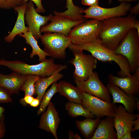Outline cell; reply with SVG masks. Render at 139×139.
I'll use <instances>...</instances> for the list:
<instances>
[{"mask_svg": "<svg viewBox=\"0 0 139 139\" xmlns=\"http://www.w3.org/2000/svg\"><path fill=\"white\" fill-rule=\"evenodd\" d=\"M136 20V16L130 14L104 20L97 39L103 46L113 51L133 28Z\"/></svg>", "mask_w": 139, "mask_h": 139, "instance_id": "6da1fadb", "label": "cell"}, {"mask_svg": "<svg viewBox=\"0 0 139 139\" xmlns=\"http://www.w3.org/2000/svg\"><path fill=\"white\" fill-rule=\"evenodd\" d=\"M68 48L72 52L79 50L88 51L97 60L102 62H115L120 69L118 73L119 77H125L132 75L127 59L121 55L114 54L113 51L102 45L97 39L91 42L80 45L72 44Z\"/></svg>", "mask_w": 139, "mask_h": 139, "instance_id": "7a4b0ae2", "label": "cell"}, {"mask_svg": "<svg viewBox=\"0 0 139 139\" xmlns=\"http://www.w3.org/2000/svg\"><path fill=\"white\" fill-rule=\"evenodd\" d=\"M61 65L55 63L54 58H52L32 65L18 60H8L3 58L0 60V65L5 66L13 72L25 76L34 75L40 77L51 75Z\"/></svg>", "mask_w": 139, "mask_h": 139, "instance_id": "3957f363", "label": "cell"}, {"mask_svg": "<svg viewBox=\"0 0 139 139\" xmlns=\"http://www.w3.org/2000/svg\"><path fill=\"white\" fill-rule=\"evenodd\" d=\"M113 52L127 59L131 73H134L139 67V35L136 30L131 28Z\"/></svg>", "mask_w": 139, "mask_h": 139, "instance_id": "277c9868", "label": "cell"}, {"mask_svg": "<svg viewBox=\"0 0 139 139\" xmlns=\"http://www.w3.org/2000/svg\"><path fill=\"white\" fill-rule=\"evenodd\" d=\"M102 21L91 19L73 27L67 37L72 44L80 45L97 39L102 25Z\"/></svg>", "mask_w": 139, "mask_h": 139, "instance_id": "5b68a950", "label": "cell"}, {"mask_svg": "<svg viewBox=\"0 0 139 139\" xmlns=\"http://www.w3.org/2000/svg\"><path fill=\"white\" fill-rule=\"evenodd\" d=\"M40 39L44 50L53 58L64 59L66 57V49L72 44L70 39L58 33L45 32Z\"/></svg>", "mask_w": 139, "mask_h": 139, "instance_id": "8992f818", "label": "cell"}, {"mask_svg": "<svg viewBox=\"0 0 139 139\" xmlns=\"http://www.w3.org/2000/svg\"><path fill=\"white\" fill-rule=\"evenodd\" d=\"M72 52L74 57L69 62L75 67L73 74L75 82L87 80L97 68V60L91 54L83 53L82 50Z\"/></svg>", "mask_w": 139, "mask_h": 139, "instance_id": "52a82bcc", "label": "cell"}, {"mask_svg": "<svg viewBox=\"0 0 139 139\" xmlns=\"http://www.w3.org/2000/svg\"><path fill=\"white\" fill-rule=\"evenodd\" d=\"M83 98L81 104L97 117L105 116L113 117L117 108L112 102L104 101L94 95L82 91Z\"/></svg>", "mask_w": 139, "mask_h": 139, "instance_id": "ba28073f", "label": "cell"}, {"mask_svg": "<svg viewBox=\"0 0 139 139\" xmlns=\"http://www.w3.org/2000/svg\"><path fill=\"white\" fill-rule=\"evenodd\" d=\"M131 4L122 2L118 6L110 8H105L99 6L90 7L84 11V18L95 19L100 21L115 17L126 15L131 7Z\"/></svg>", "mask_w": 139, "mask_h": 139, "instance_id": "9c48e42d", "label": "cell"}, {"mask_svg": "<svg viewBox=\"0 0 139 139\" xmlns=\"http://www.w3.org/2000/svg\"><path fill=\"white\" fill-rule=\"evenodd\" d=\"M82 91L97 97L108 102H111L110 94L100 80L97 72L93 71L86 81L75 82Z\"/></svg>", "mask_w": 139, "mask_h": 139, "instance_id": "30bf717a", "label": "cell"}, {"mask_svg": "<svg viewBox=\"0 0 139 139\" xmlns=\"http://www.w3.org/2000/svg\"><path fill=\"white\" fill-rule=\"evenodd\" d=\"M36 11L34 3L32 1L27 2L24 16L25 24L28 26L29 31L37 40L41 35L40 31L41 27L46 25L53 16L52 14L48 16H42Z\"/></svg>", "mask_w": 139, "mask_h": 139, "instance_id": "8fae6325", "label": "cell"}, {"mask_svg": "<svg viewBox=\"0 0 139 139\" xmlns=\"http://www.w3.org/2000/svg\"><path fill=\"white\" fill-rule=\"evenodd\" d=\"M136 118V114L128 112L123 106L119 105L117 107L113 119L117 139H120L126 132H131L133 121Z\"/></svg>", "mask_w": 139, "mask_h": 139, "instance_id": "7c38bea8", "label": "cell"}, {"mask_svg": "<svg viewBox=\"0 0 139 139\" xmlns=\"http://www.w3.org/2000/svg\"><path fill=\"white\" fill-rule=\"evenodd\" d=\"M54 15L51 18L49 24L41 27L40 31L41 33L45 32H56L67 37L73 27L87 20L85 19L77 21H73L62 16Z\"/></svg>", "mask_w": 139, "mask_h": 139, "instance_id": "4fadbf2b", "label": "cell"}, {"mask_svg": "<svg viewBox=\"0 0 139 139\" xmlns=\"http://www.w3.org/2000/svg\"><path fill=\"white\" fill-rule=\"evenodd\" d=\"M108 83L118 86L127 94L136 96L139 94V67L133 75L120 77L109 74Z\"/></svg>", "mask_w": 139, "mask_h": 139, "instance_id": "5bb4252c", "label": "cell"}, {"mask_svg": "<svg viewBox=\"0 0 139 139\" xmlns=\"http://www.w3.org/2000/svg\"><path fill=\"white\" fill-rule=\"evenodd\" d=\"M60 120L58 113L54 104L50 102L46 111L42 113L38 127L50 133L56 139H58L57 130Z\"/></svg>", "mask_w": 139, "mask_h": 139, "instance_id": "9a60e30c", "label": "cell"}, {"mask_svg": "<svg viewBox=\"0 0 139 139\" xmlns=\"http://www.w3.org/2000/svg\"><path fill=\"white\" fill-rule=\"evenodd\" d=\"M106 87L112 97L113 103H122L128 112L133 113L136 110L138 98L127 94L118 86L109 83Z\"/></svg>", "mask_w": 139, "mask_h": 139, "instance_id": "2e32d148", "label": "cell"}, {"mask_svg": "<svg viewBox=\"0 0 139 139\" xmlns=\"http://www.w3.org/2000/svg\"><path fill=\"white\" fill-rule=\"evenodd\" d=\"M27 76L14 72L8 75L0 73V86L6 90L11 95L18 94Z\"/></svg>", "mask_w": 139, "mask_h": 139, "instance_id": "e0dca14e", "label": "cell"}, {"mask_svg": "<svg viewBox=\"0 0 139 139\" xmlns=\"http://www.w3.org/2000/svg\"><path fill=\"white\" fill-rule=\"evenodd\" d=\"M67 68L66 65H61L51 75L47 77H40L34 84V94L41 102L42 97L48 87L53 83L62 78L64 75L60 72Z\"/></svg>", "mask_w": 139, "mask_h": 139, "instance_id": "ac0fdd59", "label": "cell"}, {"mask_svg": "<svg viewBox=\"0 0 139 139\" xmlns=\"http://www.w3.org/2000/svg\"><path fill=\"white\" fill-rule=\"evenodd\" d=\"M27 2L22 4L13 9L17 13V18L12 31L4 38V40L6 42L8 43L11 42L17 35L29 31L28 27H26L25 25L24 19Z\"/></svg>", "mask_w": 139, "mask_h": 139, "instance_id": "d6986e66", "label": "cell"}, {"mask_svg": "<svg viewBox=\"0 0 139 139\" xmlns=\"http://www.w3.org/2000/svg\"><path fill=\"white\" fill-rule=\"evenodd\" d=\"M91 139H117L113 118L107 117L101 119Z\"/></svg>", "mask_w": 139, "mask_h": 139, "instance_id": "ffe728a7", "label": "cell"}, {"mask_svg": "<svg viewBox=\"0 0 139 139\" xmlns=\"http://www.w3.org/2000/svg\"><path fill=\"white\" fill-rule=\"evenodd\" d=\"M58 84V92L60 95L65 97L69 102L81 103L83 95L79 88L63 80L59 81Z\"/></svg>", "mask_w": 139, "mask_h": 139, "instance_id": "44dd1931", "label": "cell"}, {"mask_svg": "<svg viewBox=\"0 0 139 139\" xmlns=\"http://www.w3.org/2000/svg\"><path fill=\"white\" fill-rule=\"evenodd\" d=\"M101 120V118L97 117L95 119L87 118L82 121L76 120L75 124L85 139H91Z\"/></svg>", "mask_w": 139, "mask_h": 139, "instance_id": "7402d4cb", "label": "cell"}, {"mask_svg": "<svg viewBox=\"0 0 139 139\" xmlns=\"http://www.w3.org/2000/svg\"><path fill=\"white\" fill-rule=\"evenodd\" d=\"M65 8L67 10L64 12H59L54 11V13L73 21H77L85 19L83 14L84 9L74 5L73 0H66Z\"/></svg>", "mask_w": 139, "mask_h": 139, "instance_id": "603a6c76", "label": "cell"}, {"mask_svg": "<svg viewBox=\"0 0 139 139\" xmlns=\"http://www.w3.org/2000/svg\"><path fill=\"white\" fill-rule=\"evenodd\" d=\"M18 35L24 38L26 43L31 47L32 50L30 55V58H32L35 56L37 55L38 56L39 60L41 62L46 59V56H49L48 54L40 48L37 40L34 38L31 32L28 31L24 33L20 34Z\"/></svg>", "mask_w": 139, "mask_h": 139, "instance_id": "cb8c5ba5", "label": "cell"}, {"mask_svg": "<svg viewBox=\"0 0 139 139\" xmlns=\"http://www.w3.org/2000/svg\"><path fill=\"white\" fill-rule=\"evenodd\" d=\"M65 109L68 115L72 117L82 116L87 118H93L94 115L85 108L81 104L68 102L65 105Z\"/></svg>", "mask_w": 139, "mask_h": 139, "instance_id": "d4e9b609", "label": "cell"}, {"mask_svg": "<svg viewBox=\"0 0 139 139\" xmlns=\"http://www.w3.org/2000/svg\"><path fill=\"white\" fill-rule=\"evenodd\" d=\"M58 83L56 82L52 84L51 88L46 91L40 104L39 108L37 112V115L39 116L46 110L50 102V100L54 95L58 92Z\"/></svg>", "mask_w": 139, "mask_h": 139, "instance_id": "484cf974", "label": "cell"}, {"mask_svg": "<svg viewBox=\"0 0 139 139\" xmlns=\"http://www.w3.org/2000/svg\"><path fill=\"white\" fill-rule=\"evenodd\" d=\"M40 77L38 76L29 75L27 78L22 86L21 90L24 92L25 96H33L35 92L34 84Z\"/></svg>", "mask_w": 139, "mask_h": 139, "instance_id": "4316f807", "label": "cell"}, {"mask_svg": "<svg viewBox=\"0 0 139 139\" xmlns=\"http://www.w3.org/2000/svg\"><path fill=\"white\" fill-rule=\"evenodd\" d=\"M23 0H0V9L9 10L21 5Z\"/></svg>", "mask_w": 139, "mask_h": 139, "instance_id": "83f0119b", "label": "cell"}, {"mask_svg": "<svg viewBox=\"0 0 139 139\" xmlns=\"http://www.w3.org/2000/svg\"><path fill=\"white\" fill-rule=\"evenodd\" d=\"M11 95L5 89L0 86V103L11 102L12 101Z\"/></svg>", "mask_w": 139, "mask_h": 139, "instance_id": "f1b7e54d", "label": "cell"}, {"mask_svg": "<svg viewBox=\"0 0 139 139\" xmlns=\"http://www.w3.org/2000/svg\"><path fill=\"white\" fill-rule=\"evenodd\" d=\"M42 0H23L22 4L27 2L29 1H32L36 4L37 7V8L36 9V11L38 13H44L45 12L46 10L42 4Z\"/></svg>", "mask_w": 139, "mask_h": 139, "instance_id": "f546056e", "label": "cell"}, {"mask_svg": "<svg viewBox=\"0 0 139 139\" xmlns=\"http://www.w3.org/2000/svg\"><path fill=\"white\" fill-rule=\"evenodd\" d=\"M81 3L83 5L90 7L99 6V0H82Z\"/></svg>", "mask_w": 139, "mask_h": 139, "instance_id": "4dcf8cb0", "label": "cell"}, {"mask_svg": "<svg viewBox=\"0 0 139 139\" xmlns=\"http://www.w3.org/2000/svg\"><path fill=\"white\" fill-rule=\"evenodd\" d=\"M34 98L32 96L27 95L24 96V97L21 99L20 101V102L22 105L26 106L28 104L31 103Z\"/></svg>", "mask_w": 139, "mask_h": 139, "instance_id": "1f68e13d", "label": "cell"}, {"mask_svg": "<svg viewBox=\"0 0 139 139\" xmlns=\"http://www.w3.org/2000/svg\"><path fill=\"white\" fill-rule=\"evenodd\" d=\"M4 119L5 118H0V139L4 137L6 131L5 124L4 121Z\"/></svg>", "mask_w": 139, "mask_h": 139, "instance_id": "d6a6232c", "label": "cell"}, {"mask_svg": "<svg viewBox=\"0 0 139 139\" xmlns=\"http://www.w3.org/2000/svg\"><path fill=\"white\" fill-rule=\"evenodd\" d=\"M129 11L131 15H134L135 16L138 15L139 14V3L131 7Z\"/></svg>", "mask_w": 139, "mask_h": 139, "instance_id": "836d02e7", "label": "cell"}, {"mask_svg": "<svg viewBox=\"0 0 139 139\" xmlns=\"http://www.w3.org/2000/svg\"><path fill=\"white\" fill-rule=\"evenodd\" d=\"M137 118L134 120L133 127L131 131V133L139 129V115L136 114Z\"/></svg>", "mask_w": 139, "mask_h": 139, "instance_id": "e575fe53", "label": "cell"}, {"mask_svg": "<svg viewBox=\"0 0 139 139\" xmlns=\"http://www.w3.org/2000/svg\"><path fill=\"white\" fill-rule=\"evenodd\" d=\"M131 132H126L124 135L120 138V139H135V137H132L131 134Z\"/></svg>", "mask_w": 139, "mask_h": 139, "instance_id": "d590c367", "label": "cell"}, {"mask_svg": "<svg viewBox=\"0 0 139 139\" xmlns=\"http://www.w3.org/2000/svg\"><path fill=\"white\" fill-rule=\"evenodd\" d=\"M40 102L39 99L36 98H34L30 104L31 106L33 107H37L40 104Z\"/></svg>", "mask_w": 139, "mask_h": 139, "instance_id": "8d00e7d4", "label": "cell"}, {"mask_svg": "<svg viewBox=\"0 0 139 139\" xmlns=\"http://www.w3.org/2000/svg\"><path fill=\"white\" fill-rule=\"evenodd\" d=\"M133 28L135 29L139 35V21L136 20L133 25Z\"/></svg>", "mask_w": 139, "mask_h": 139, "instance_id": "74e56055", "label": "cell"}, {"mask_svg": "<svg viewBox=\"0 0 139 139\" xmlns=\"http://www.w3.org/2000/svg\"><path fill=\"white\" fill-rule=\"evenodd\" d=\"M5 110V109L0 106V118H5L4 115L3 114Z\"/></svg>", "mask_w": 139, "mask_h": 139, "instance_id": "f35d334b", "label": "cell"}, {"mask_svg": "<svg viewBox=\"0 0 139 139\" xmlns=\"http://www.w3.org/2000/svg\"><path fill=\"white\" fill-rule=\"evenodd\" d=\"M68 133V139H74V134L73 132L71 130H69Z\"/></svg>", "mask_w": 139, "mask_h": 139, "instance_id": "ab89813d", "label": "cell"}, {"mask_svg": "<svg viewBox=\"0 0 139 139\" xmlns=\"http://www.w3.org/2000/svg\"><path fill=\"white\" fill-rule=\"evenodd\" d=\"M137 0H117V1L119 2H129L134 1H136ZM112 0H109V3H110L111 2Z\"/></svg>", "mask_w": 139, "mask_h": 139, "instance_id": "60d3db41", "label": "cell"}, {"mask_svg": "<svg viewBox=\"0 0 139 139\" xmlns=\"http://www.w3.org/2000/svg\"><path fill=\"white\" fill-rule=\"evenodd\" d=\"M74 139H81V138L78 133H76L74 134Z\"/></svg>", "mask_w": 139, "mask_h": 139, "instance_id": "b9f144b4", "label": "cell"}, {"mask_svg": "<svg viewBox=\"0 0 139 139\" xmlns=\"http://www.w3.org/2000/svg\"><path fill=\"white\" fill-rule=\"evenodd\" d=\"M136 109L137 110H139V101L138 100L137 101L136 103Z\"/></svg>", "mask_w": 139, "mask_h": 139, "instance_id": "7bdbcfd3", "label": "cell"}, {"mask_svg": "<svg viewBox=\"0 0 139 139\" xmlns=\"http://www.w3.org/2000/svg\"><path fill=\"white\" fill-rule=\"evenodd\" d=\"M61 0V1H63L64 0Z\"/></svg>", "mask_w": 139, "mask_h": 139, "instance_id": "ee69618b", "label": "cell"}]
</instances>
